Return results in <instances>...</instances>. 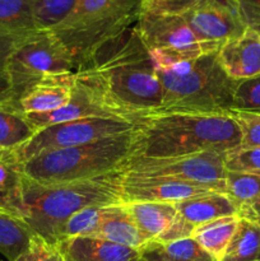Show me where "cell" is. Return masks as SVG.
Segmentation results:
<instances>
[{"mask_svg":"<svg viewBox=\"0 0 260 261\" xmlns=\"http://www.w3.org/2000/svg\"><path fill=\"white\" fill-rule=\"evenodd\" d=\"M74 73L76 83L117 119L137 122L162 106V84L134 25L101 46Z\"/></svg>","mask_w":260,"mask_h":261,"instance_id":"1","label":"cell"},{"mask_svg":"<svg viewBox=\"0 0 260 261\" xmlns=\"http://www.w3.org/2000/svg\"><path fill=\"white\" fill-rule=\"evenodd\" d=\"M122 173L60 184H40L23 175L14 213L28 224L36 239L56 247L64 224L76 212L124 203Z\"/></svg>","mask_w":260,"mask_h":261,"instance_id":"2","label":"cell"},{"mask_svg":"<svg viewBox=\"0 0 260 261\" xmlns=\"http://www.w3.org/2000/svg\"><path fill=\"white\" fill-rule=\"evenodd\" d=\"M133 157L171 158L199 153H228L241 147L231 112H153L137 120Z\"/></svg>","mask_w":260,"mask_h":261,"instance_id":"3","label":"cell"},{"mask_svg":"<svg viewBox=\"0 0 260 261\" xmlns=\"http://www.w3.org/2000/svg\"><path fill=\"white\" fill-rule=\"evenodd\" d=\"M154 66L163 92L162 106L158 111L231 112L237 81L229 78L222 69L218 53Z\"/></svg>","mask_w":260,"mask_h":261,"instance_id":"4","label":"cell"},{"mask_svg":"<svg viewBox=\"0 0 260 261\" xmlns=\"http://www.w3.org/2000/svg\"><path fill=\"white\" fill-rule=\"evenodd\" d=\"M135 129L87 144L41 153L23 163V175L40 184H60L122 172L134 154Z\"/></svg>","mask_w":260,"mask_h":261,"instance_id":"5","label":"cell"},{"mask_svg":"<svg viewBox=\"0 0 260 261\" xmlns=\"http://www.w3.org/2000/svg\"><path fill=\"white\" fill-rule=\"evenodd\" d=\"M142 0H79L63 23L51 32L73 58L75 69L101 46L135 24Z\"/></svg>","mask_w":260,"mask_h":261,"instance_id":"6","label":"cell"},{"mask_svg":"<svg viewBox=\"0 0 260 261\" xmlns=\"http://www.w3.org/2000/svg\"><path fill=\"white\" fill-rule=\"evenodd\" d=\"M4 69L9 78L13 101L17 102L41 79L75 71V64L63 42L51 31H36L17 46Z\"/></svg>","mask_w":260,"mask_h":261,"instance_id":"7","label":"cell"},{"mask_svg":"<svg viewBox=\"0 0 260 261\" xmlns=\"http://www.w3.org/2000/svg\"><path fill=\"white\" fill-rule=\"evenodd\" d=\"M134 27L154 65L218 53L222 46L199 38L183 15L140 13Z\"/></svg>","mask_w":260,"mask_h":261,"instance_id":"8","label":"cell"},{"mask_svg":"<svg viewBox=\"0 0 260 261\" xmlns=\"http://www.w3.org/2000/svg\"><path fill=\"white\" fill-rule=\"evenodd\" d=\"M135 127L137 122L116 117H87L61 122L40 129L24 145L12 152V154L23 165L41 153L87 144L111 135L130 132Z\"/></svg>","mask_w":260,"mask_h":261,"instance_id":"9","label":"cell"},{"mask_svg":"<svg viewBox=\"0 0 260 261\" xmlns=\"http://www.w3.org/2000/svg\"><path fill=\"white\" fill-rule=\"evenodd\" d=\"M224 153L206 152L171 158L132 157L127 161L124 172L173 178L212 186L226 193L227 170L224 167Z\"/></svg>","mask_w":260,"mask_h":261,"instance_id":"10","label":"cell"},{"mask_svg":"<svg viewBox=\"0 0 260 261\" xmlns=\"http://www.w3.org/2000/svg\"><path fill=\"white\" fill-rule=\"evenodd\" d=\"M176 218L162 234L154 240L160 244L191 237L199 226L222 217L239 216L240 206L222 191H212L175 203Z\"/></svg>","mask_w":260,"mask_h":261,"instance_id":"11","label":"cell"},{"mask_svg":"<svg viewBox=\"0 0 260 261\" xmlns=\"http://www.w3.org/2000/svg\"><path fill=\"white\" fill-rule=\"evenodd\" d=\"M183 17L199 38L219 45L249 28L236 0H201Z\"/></svg>","mask_w":260,"mask_h":261,"instance_id":"12","label":"cell"},{"mask_svg":"<svg viewBox=\"0 0 260 261\" xmlns=\"http://www.w3.org/2000/svg\"><path fill=\"white\" fill-rule=\"evenodd\" d=\"M219 191L216 188L199 184L185 182L166 177L122 173V198L124 201H163L178 203L193 196Z\"/></svg>","mask_w":260,"mask_h":261,"instance_id":"13","label":"cell"},{"mask_svg":"<svg viewBox=\"0 0 260 261\" xmlns=\"http://www.w3.org/2000/svg\"><path fill=\"white\" fill-rule=\"evenodd\" d=\"M75 73L54 74L31 86L17 103L24 114H46L65 106L75 89Z\"/></svg>","mask_w":260,"mask_h":261,"instance_id":"14","label":"cell"},{"mask_svg":"<svg viewBox=\"0 0 260 261\" xmlns=\"http://www.w3.org/2000/svg\"><path fill=\"white\" fill-rule=\"evenodd\" d=\"M218 61L227 75L242 81L260 74V35L247 28L241 36L224 42L218 51Z\"/></svg>","mask_w":260,"mask_h":261,"instance_id":"15","label":"cell"},{"mask_svg":"<svg viewBox=\"0 0 260 261\" xmlns=\"http://www.w3.org/2000/svg\"><path fill=\"white\" fill-rule=\"evenodd\" d=\"M64 261H147L142 250L98 237H73L56 245Z\"/></svg>","mask_w":260,"mask_h":261,"instance_id":"16","label":"cell"},{"mask_svg":"<svg viewBox=\"0 0 260 261\" xmlns=\"http://www.w3.org/2000/svg\"><path fill=\"white\" fill-rule=\"evenodd\" d=\"M25 115H27L31 124L37 130L50 126V125L87 119V117H115L86 88H83L78 83H75L73 96L65 106L60 107L55 111L46 112V114Z\"/></svg>","mask_w":260,"mask_h":261,"instance_id":"17","label":"cell"},{"mask_svg":"<svg viewBox=\"0 0 260 261\" xmlns=\"http://www.w3.org/2000/svg\"><path fill=\"white\" fill-rule=\"evenodd\" d=\"M92 237H98L135 250H142L149 242L138 228L124 203L107 206L101 226Z\"/></svg>","mask_w":260,"mask_h":261,"instance_id":"18","label":"cell"},{"mask_svg":"<svg viewBox=\"0 0 260 261\" xmlns=\"http://www.w3.org/2000/svg\"><path fill=\"white\" fill-rule=\"evenodd\" d=\"M132 218L148 241H154L176 218L175 203L124 201Z\"/></svg>","mask_w":260,"mask_h":261,"instance_id":"19","label":"cell"},{"mask_svg":"<svg viewBox=\"0 0 260 261\" xmlns=\"http://www.w3.org/2000/svg\"><path fill=\"white\" fill-rule=\"evenodd\" d=\"M38 130L15 101L0 102V150L14 152L24 145Z\"/></svg>","mask_w":260,"mask_h":261,"instance_id":"20","label":"cell"},{"mask_svg":"<svg viewBox=\"0 0 260 261\" xmlns=\"http://www.w3.org/2000/svg\"><path fill=\"white\" fill-rule=\"evenodd\" d=\"M35 239L28 224L18 214L0 208V255L14 261L32 247Z\"/></svg>","mask_w":260,"mask_h":261,"instance_id":"21","label":"cell"},{"mask_svg":"<svg viewBox=\"0 0 260 261\" xmlns=\"http://www.w3.org/2000/svg\"><path fill=\"white\" fill-rule=\"evenodd\" d=\"M240 216L222 217L195 228L191 237L214 261H221L239 226Z\"/></svg>","mask_w":260,"mask_h":261,"instance_id":"22","label":"cell"},{"mask_svg":"<svg viewBox=\"0 0 260 261\" xmlns=\"http://www.w3.org/2000/svg\"><path fill=\"white\" fill-rule=\"evenodd\" d=\"M221 261H260V228L254 221L240 217L236 232Z\"/></svg>","mask_w":260,"mask_h":261,"instance_id":"23","label":"cell"},{"mask_svg":"<svg viewBox=\"0 0 260 261\" xmlns=\"http://www.w3.org/2000/svg\"><path fill=\"white\" fill-rule=\"evenodd\" d=\"M0 32L17 35L36 32L32 0H0Z\"/></svg>","mask_w":260,"mask_h":261,"instance_id":"24","label":"cell"},{"mask_svg":"<svg viewBox=\"0 0 260 261\" xmlns=\"http://www.w3.org/2000/svg\"><path fill=\"white\" fill-rule=\"evenodd\" d=\"M23 178L22 163L18 162L12 152L0 154V208L14 213Z\"/></svg>","mask_w":260,"mask_h":261,"instance_id":"25","label":"cell"},{"mask_svg":"<svg viewBox=\"0 0 260 261\" xmlns=\"http://www.w3.org/2000/svg\"><path fill=\"white\" fill-rule=\"evenodd\" d=\"M79 0H32L36 31H53L70 15Z\"/></svg>","mask_w":260,"mask_h":261,"instance_id":"26","label":"cell"},{"mask_svg":"<svg viewBox=\"0 0 260 261\" xmlns=\"http://www.w3.org/2000/svg\"><path fill=\"white\" fill-rule=\"evenodd\" d=\"M147 247L154 251L158 256L168 261H214L193 237L166 244L150 241L148 242Z\"/></svg>","mask_w":260,"mask_h":261,"instance_id":"27","label":"cell"},{"mask_svg":"<svg viewBox=\"0 0 260 261\" xmlns=\"http://www.w3.org/2000/svg\"><path fill=\"white\" fill-rule=\"evenodd\" d=\"M226 194L240 208L249 205L260 198V172L227 171Z\"/></svg>","mask_w":260,"mask_h":261,"instance_id":"28","label":"cell"},{"mask_svg":"<svg viewBox=\"0 0 260 261\" xmlns=\"http://www.w3.org/2000/svg\"><path fill=\"white\" fill-rule=\"evenodd\" d=\"M107 206H88L76 212L64 224L60 242L73 237H92L98 231Z\"/></svg>","mask_w":260,"mask_h":261,"instance_id":"29","label":"cell"},{"mask_svg":"<svg viewBox=\"0 0 260 261\" xmlns=\"http://www.w3.org/2000/svg\"><path fill=\"white\" fill-rule=\"evenodd\" d=\"M232 110L260 112V74L236 82Z\"/></svg>","mask_w":260,"mask_h":261,"instance_id":"30","label":"cell"},{"mask_svg":"<svg viewBox=\"0 0 260 261\" xmlns=\"http://www.w3.org/2000/svg\"><path fill=\"white\" fill-rule=\"evenodd\" d=\"M231 115L241 133L240 148L260 147V112L232 110Z\"/></svg>","mask_w":260,"mask_h":261,"instance_id":"31","label":"cell"},{"mask_svg":"<svg viewBox=\"0 0 260 261\" xmlns=\"http://www.w3.org/2000/svg\"><path fill=\"white\" fill-rule=\"evenodd\" d=\"M224 167L235 172H260V147L237 148L226 153Z\"/></svg>","mask_w":260,"mask_h":261,"instance_id":"32","label":"cell"},{"mask_svg":"<svg viewBox=\"0 0 260 261\" xmlns=\"http://www.w3.org/2000/svg\"><path fill=\"white\" fill-rule=\"evenodd\" d=\"M201 0H142L140 13L183 15Z\"/></svg>","mask_w":260,"mask_h":261,"instance_id":"33","label":"cell"},{"mask_svg":"<svg viewBox=\"0 0 260 261\" xmlns=\"http://www.w3.org/2000/svg\"><path fill=\"white\" fill-rule=\"evenodd\" d=\"M247 27L260 33V0H236Z\"/></svg>","mask_w":260,"mask_h":261,"instance_id":"34","label":"cell"},{"mask_svg":"<svg viewBox=\"0 0 260 261\" xmlns=\"http://www.w3.org/2000/svg\"><path fill=\"white\" fill-rule=\"evenodd\" d=\"M28 35H31V33H28ZM28 35L0 32V68H4L8 58L12 55V53L17 48V46L19 45Z\"/></svg>","mask_w":260,"mask_h":261,"instance_id":"35","label":"cell"},{"mask_svg":"<svg viewBox=\"0 0 260 261\" xmlns=\"http://www.w3.org/2000/svg\"><path fill=\"white\" fill-rule=\"evenodd\" d=\"M36 246H37L38 250V259H40V261H63L56 247L47 246L38 239H36Z\"/></svg>","mask_w":260,"mask_h":261,"instance_id":"36","label":"cell"},{"mask_svg":"<svg viewBox=\"0 0 260 261\" xmlns=\"http://www.w3.org/2000/svg\"><path fill=\"white\" fill-rule=\"evenodd\" d=\"M13 101L12 88H10L9 78L4 68H0V102Z\"/></svg>","mask_w":260,"mask_h":261,"instance_id":"37","label":"cell"},{"mask_svg":"<svg viewBox=\"0 0 260 261\" xmlns=\"http://www.w3.org/2000/svg\"><path fill=\"white\" fill-rule=\"evenodd\" d=\"M240 217L246 219H256L260 218V198L255 201L250 203L249 205H245L240 208Z\"/></svg>","mask_w":260,"mask_h":261,"instance_id":"38","label":"cell"},{"mask_svg":"<svg viewBox=\"0 0 260 261\" xmlns=\"http://www.w3.org/2000/svg\"><path fill=\"white\" fill-rule=\"evenodd\" d=\"M14 261H40V259H38V250L37 246H36V239L33 241L32 247L27 252H24L19 257H17Z\"/></svg>","mask_w":260,"mask_h":261,"instance_id":"39","label":"cell"},{"mask_svg":"<svg viewBox=\"0 0 260 261\" xmlns=\"http://www.w3.org/2000/svg\"><path fill=\"white\" fill-rule=\"evenodd\" d=\"M142 252H143V255H144L145 259H147V261H168V260L163 259V257L158 256L154 251H152L150 249H148L147 246L143 247Z\"/></svg>","mask_w":260,"mask_h":261,"instance_id":"40","label":"cell"},{"mask_svg":"<svg viewBox=\"0 0 260 261\" xmlns=\"http://www.w3.org/2000/svg\"><path fill=\"white\" fill-rule=\"evenodd\" d=\"M250 221H251V219H250ZM252 221L255 222V223L257 224V226H259V228H260V218H256V219H252Z\"/></svg>","mask_w":260,"mask_h":261,"instance_id":"41","label":"cell"},{"mask_svg":"<svg viewBox=\"0 0 260 261\" xmlns=\"http://www.w3.org/2000/svg\"><path fill=\"white\" fill-rule=\"evenodd\" d=\"M2 153H4V152H2V150H0V154H2Z\"/></svg>","mask_w":260,"mask_h":261,"instance_id":"42","label":"cell"},{"mask_svg":"<svg viewBox=\"0 0 260 261\" xmlns=\"http://www.w3.org/2000/svg\"><path fill=\"white\" fill-rule=\"evenodd\" d=\"M61 259H63V257H61ZM63 261H64V260H63Z\"/></svg>","mask_w":260,"mask_h":261,"instance_id":"43","label":"cell"},{"mask_svg":"<svg viewBox=\"0 0 260 261\" xmlns=\"http://www.w3.org/2000/svg\"><path fill=\"white\" fill-rule=\"evenodd\" d=\"M259 35H260V33H259Z\"/></svg>","mask_w":260,"mask_h":261,"instance_id":"44","label":"cell"}]
</instances>
